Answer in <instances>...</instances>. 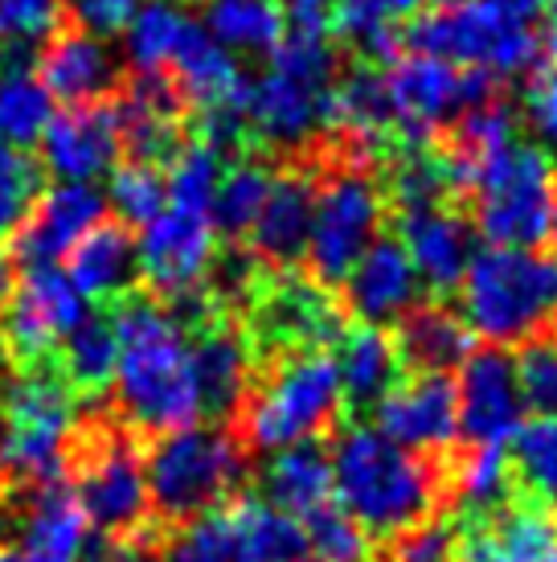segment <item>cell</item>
<instances>
[{
  "instance_id": "30",
  "label": "cell",
  "mask_w": 557,
  "mask_h": 562,
  "mask_svg": "<svg viewBox=\"0 0 557 562\" xmlns=\"http://www.w3.org/2000/svg\"><path fill=\"white\" fill-rule=\"evenodd\" d=\"M197 30H202V21L189 13L185 0H144L132 25L124 30L127 66L136 70V79H164L177 54Z\"/></svg>"
},
{
  "instance_id": "44",
  "label": "cell",
  "mask_w": 557,
  "mask_h": 562,
  "mask_svg": "<svg viewBox=\"0 0 557 562\" xmlns=\"http://www.w3.org/2000/svg\"><path fill=\"white\" fill-rule=\"evenodd\" d=\"M42 198V169L25 153L0 148V247H9Z\"/></svg>"
},
{
  "instance_id": "37",
  "label": "cell",
  "mask_w": 557,
  "mask_h": 562,
  "mask_svg": "<svg viewBox=\"0 0 557 562\" xmlns=\"http://www.w3.org/2000/svg\"><path fill=\"white\" fill-rule=\"evenodd\" d=\"M115 358H120V341H115V321L111 316L87 313L58 345V370H62V382L75 394L107 391L115 382Z\"/></svg>"
},
{
  "instance_id": "4",
  "label": "cell",
  "mask_w": 557,
  "mask_h": 562,
  "mask_svg": "<svg viewBox=\"0 0 557 562\" xmlns=\"http://www.w3.org/2000/svg\"><path fill=\"white\" fill-rule=\"evenodd\" d=\"M337 87V54L328 42L283 37L266 70L247 82V132L254 140L304 153L328 132V108Z\"/></svg>"
},
{
  "instance_id": "8",
  "label": "cell",
  "mask_w": 557,
  "mask_h": 562,
  "mask_svg": "<svg viewBox=\"0 0 557 562\" xmlns=\"http://www.w3.org/2000/svg\"><path fill=\"white\" fill-rule=\"evenodd\" d=\"M78 431V394L62 374L30 370L4 391L0 411V476L49 484L62 472Z\"/></svg>"
},
{
  "instance_id": "29",
  "label": "cell",
  "mask_w": 557,
  "mask_h": 562,
  "mask_svg": "<svg viewBox=\"0 0 557 562\" xmlns=\"http://www.w3.org/2000/svg\"><path fill=\"white\" fill-rule=\"evenodd\" d=\"M459 562H557V517L542 505L480 517L459 533Z\"/></svg>"
},
{
  "instance_id": "50",
  "label": "cell",
  "mask_w": 557,
  "mask_h": 562,
  "mask_svg": "<svg viewBox=\"0 0 557 562\" xmlns=\"http://www.w3.org/2000/svg\"><path fill=\"white\" fill-rule=\"evenodd\" d=\"M525 120L533 136L557 153V63L542 66L525 87Z\"/></svg>"
},
{
  "instance_id": "31",
  "label": "cell",
  "mask_w": 557,
  "mask_h": 562,
  "mask_svg": "<svg viewBox=\"0 0 557 562\" xmlns=\"http://www.w3.org/2000/svg\"><path fill=\"white\" fill-rule=\"evenodd\" d=\"M70 283H75L82 300H120L132 292L139 280L136 263V238L127 235V226H111L99 222L91 235L70 250Z\"/></svg>"
},
{
  "instance_id": "48",
  "label": "cell",
  "mask_w": 557,
  "mask_h": 562,
  "mask_svg": "<svg viewBox=\"0 0 557 562\" xmlns=\"http://www.w3.org/2000/svg\"><path fill=\"white\" fill-rule=\"evenodd\" d=\"M144 0H62V13L70 16V25L91 37H115L132 25V16L139 13Z\"/></svg>"
},
{
  "instance_id": "41",
  "label": "cell",
  "mask_w": 557,
  "mask_h": 562,
  "mask_svg": "<svg viewBox=\"0 0 557 562\" xmlns=\"http://www.w3.org/2000/svg\"><path fill=\"white\" fill-rule=\"evenodd\" d=\"M103 198L120 214V226H148L169 205V181H164L160 165L127 160V165L111 169V186Z\"/></svg>"
},
{
  "instance_id": "1",
  "label": "cell",
  "mask_w": 557,
  "mask_h": 562,
  "mask_svg": "<svg viewBox=\"0 0 557 562\" xmlns=\"http://www.w3.org/2000/svg\"><path fill=\"white\" fill-rule=\"evenodd\" d=\"M115 321V398L139 431H177L202 419L185 321L156 300L132 296Z\"/></svg>"
},
{
  "instance_id": "25",
  "label": "cell",
  "mask_w": 557,
  "mask_h": 562,
  "mask_svg": "<svg viewBox=\"0 0 557 562\" xmlns=\"http://www.w3.org/2000/svg\"><path fill=\"white\" fill-rule=\"evenodd\" d=\"M37 79L49 99H62L66 108L103 103L120 87V58L103 37L82 30H58L37 58Z\"/></svg>"
},
{
  "instance_id": "12",
  "label": "cell",
  "mask_w": 557,
  "mask_h": 562,
  "mask_svg": "<svg viewBox=\"0 0 557 562\" xmlns=\"http://www.w3.org/2000/svg\"><path fill=\"white\" fill-rule=\"evenodd\" d=\"M382 79H386L394 124H398V140H406L410 148L427 144L439 132H451L467 111L492 99L488 75L451 66L431 54L389 58V70H382Z\"/></svg>"
},
{
  "instance_id": "24",
  "label": "cell",
  "mask_w": 557,
  "mask_h": 562,
  "mask_svg": "<svg viewBox=\"0 0 557 562\" xmlns=\"http://www.w3.org/2000/svg\"><path fill=\"white\" fill-rule=\"evenodd\" d=\"M418 292H422V280L406 255L402 238H377L344 280L349 313L373 328H386L402 321L406 313H414Z\"/></svg>"
},
{
  "instance_id": "13",
  "label": "cell",
  "mask_w": 557,
  "mask_h": 562,
  "mask_svg": "<svg viewBox=\"0 0 557 562\" xmlns=\"http://www.w3.org/2000/svg\"><path fill=\"white\" fill-rule=\"evenodd\" d=\"M87 316V300L70 276L58 267H30L4 296L0 313V345L25 370H42L58 353L66 333Z\"/></svg>"
},
{
  "instance_id": "52",
  "label": "cell",
  "mask_w": 557,
  "mask_h": 562,
  "mask_svg": "<svg viewBox=\"0 0 557 562\" xmlns=\"http://www.w3.org/2000/svg\"><path fill=\"white\" fill-rule=\"evenodd\" d=\"M484 4H492L496 13L512 16V21H521V25H528L533 16L545 13V0H484Z\"/></svg>"
},
{
  "instance_id": "40",
  "label": "cell",
  "mask_w": 557,
  "mask_h": 562,
  "mask_svg": "<svg viewBox=\"0 0 557 562\" xmlns=\"http://www.w3.org/2000/svg\"><path fill=\"white\" fill-rule=\"evenodd\" d=\"M512 481L525 488L542 509L557 505V419L537 415L533 423H521L512 436Z\"/></svg>"
},
{
  "instance_id": "38",
  "label": "cell",
  "mask_w": 557,
  "mask_h": 562,
  "mask_svg": "<svg viewBox=\"0 0 557 562\" xmlns=\"http://www.w3.org/2000/svg\"><path fill=\"white\" fill-rule=\"evenodd\" d=\"M49 120H54V99L42 79L25 66L0 70V148L30 153L33 144H42Z\"/></svg>"
},
{
  "instance_id": "28",
  "label": "cell",
  "mask_w": 557,
  "mask_h": 562,
  "mask_svg": "<svg viewBox=\"0 0 557 562\" xmlns=\"http://www.w3.org/2000/svg\"><path fill=\"white\" fill-rule=\"evenodd\" d=\"M120 115V132H124V148L132 160H148V165H164L181 153V115L185 103L169 79H136L115 103Z\"/></svg>"
},
{
  "instance_id": "49",
  "label": "cell",
  "mask_w": 557,
  "mask_h": 562,
  "mask_svg": "<svg viewBox=\"0 0 557 562\" xmlns=\"http://www.w3.org/2000/svg\"><path fill=\"white\" fill-rule=\"evenodd\" d=\"M394 562H459V530L447 521H422L398 538Z\"/></svg>"
},
{
  "instance_id": "22",
  "label": "cell",
  "mask_w": 557,
  "mask_h": 562,
  "mask_svg": "<svg viewBox=\"0 0 557 562\" xmlns=\"http://www.w3.org/2000/svg\"><path fill=\"white\" fill-rule=\"evenodd\" d=\"M107 214V198L94 186H66L58 181L33 202L25 226L16 231L13 250L25 267H58L70 250L91 235Z\"/></svg>"
},
{
  "instance_id": "19",
  "label": "cell",
  "mask_w": 557,
  "mask_h": 562,
  "mask_svg": "<svg viewBox=\"0 0 557 562\" xmlns=\"http://www.w3.org/2000/svg\"><path fill=\"white\" fill-rule=\"evenodd\" d=\"M398 231H402V247L414 263L418 280L431 292L447 296L459 292L467 267L480 255V235L476 222L451 202L443 205H422V210H402L398 214Z\"/></svg>"
},
{
  "instance_id": "42",
  "label": "cell",
  "mask_w": 557,
  "mask_h": 562,
  "mask_svg": "<svg viewBox=\"0 0 557 562\" xmlns=\"http://www.w3.org/2000/svg\"><path fill=\"white\" fill-rule=\"evenodd\" d=\"M451 484H455V497H459V505H464L467 514L492 517L500 509V501L509 497L512 469L500 448H476L471 456L459 460Z\"/></svg>"
},
{
  "instance_id": "23",
  "label": "cell",
  "mask_w": 557,
  "mask_h": 562,
  "mask_svg": "<svg viewBox=\"0 0 557 562\" xmlns=\"http://www.w3.org/2000/svg\"><path fill=\"white\" fill-rule=\"evenodd\" d=\"M328 132H337L341 157L356 160V165H373L370 157L398 144V124H394L386 79L377 66L361 63L337 79L332 108H328Z\"/></svg>"
},
{
  "instance_id": "9",
  "label": "cell",
  "mask_w": 557,
  "mask_h": 562,
  "mask_svg": "<svg viewBox=\"0 0 557 562\" xmlns=\"http://www.w3.org/2000/svg\"><path fill=\"white\" fill-rule=\"evenodd\" d=\"M160 562H311L304 526L271 501L238 497L181 521Z\"/></svg>"
},
{
  "instance_id": "35",
  "label": "cell",
  "mask_w": 557,
  "mask_h": 562,
  "mask_svg": "<svg viewBox=\"0 0 557 562\" xmlns=\"http://www.w3.org/2000/svg\"><path fill=\"white\" fill-rule=\"evenodd\" d=\"M202 30L234 58H271L287 33V21L278 0H205Z\"/></svg>"
},
{
  "instance_id": "39",
  "label": "cell",
  "mask_w": 557,
  "mask_h": 562,
  "mask_svg": "<svg viewBox=\"0 0 557 562\" xmlns=\"http://www.w3.org/2000/svg\"><path fill=\"white\" fill-rule=\"evenodd\" d=\"M275 186V172L263 157H234L230 169H221L217 193L209 202V218L214 231L221 235H250V226L259 218V210L266 205V193Z\"/></svg>"
},
{
  "instance_id": "7",
  "label": "cell",
  "mask_w": 557,
  "mask_h": 562,
  "mask_svg": "<svg viewBox=\"0 0 557 562\" xmlns=\"http://www.w3.org/2000/svg\"><path fill=\"white\" fill-rule=\"evenodd\" d=\"M344 403L337 361L325 349L283 353L275 370L250 391L247 436L263 452H283L295 443H316L332 427Z\"/></svg>"
},
{
  "instance_id": "45",
  "label": "cell",
  "mask_w": 557,
  "mask_h": 562,
  "mask_svg": "<svg viewBox=\"0 0 557 562\" xmlns=\"http://www.w3.org/2000/svg\"><path fill=\"white\" fill-rule=\"evenodd\" d=\"M311 562H370V533L356 526L344 509H316L304 526Z\"/></svg>"
},
{
  "instance_id": "36",
  "label": "cell",
  "mask_w": 557,
  "mask_h": 562,
  "mask_svg": "<svg viewBox=\"0 0 557 562\" xmlns=\"http://www.w3.org/2000/svg\"><path fill=\"white\" fill-rule=\"evenodd\" d=\"M427 0H337V25L332 33L344 46H353L365 63L394 58L402 42V25L418 21Z\"/></svg>"
},
{
  "instance_id": "21",
  "label": "cell",
  "mask_w": 557,
  "mask_h": 562,
  "mask_svg": "<svg viewBox=\"0 0 557 562\" xmlns=\"http://www.w3.org/2000/svg\"><path fill=\"white\" fill-rule=\"evenodd\" d=\"M120 153H124V132L111 103L66 108L49 120L42 136V165L66 186H91L94 177L115 169Z\"/></svg>"
},
{
  "instance_id": "55",
  "label": "cell",
  "mask_w": 557,
  "mask_h": 562,
  "mask_svg": "<svg viewBox=\"0 0 557 562\" xmlns=\"http://www.w3.org/2000/svg\"><path fill=\"white\" fill-rule=\"evenodd\" d=\"M4 358H9V353H4V345H0V411H4V391H9V386H4Z\"/></svg>"
},
{
  "instance_id": "20",
  "label": "cell",
  "mask_w": 557,
  "mask_h": 562,
  "mask_svg": "<svg viewBox=\"0 0 557 562\" xmlns=\"http://www.w3.org/2000/svg\"><path fill=\"white\" fill-rule=\"evenodd\" d=\"M377 431L406 452H447L459 439V398L443 374H414L377 403Z\"/></svg>"
},
{
  "instance_id": "46",
  "label": "cell",
  "mask_w": 557,
  "mask_h": 562,
  "mask_svg": "<svg viewBox=\"0 0 557 562\" xmlns=\"http://www.w3.org/2000/svg\"><path fill=\"white\" fill-rule=\"evenodd\" d=\"M516 361V378H521V394L525 406L537 415L557 419V333H542L521 349Z\"/></svg>"
},
{
  "instance_id": "56",
  "label": "cell",
  "mask_w": 557,
  "mask_h": 562,
  "mask_svg": "<svg viewBox=\"0 0 557 562\" xmlns=\"http://www.w3.org/2000/svg\"><path fill=\"white\" fill-rule=\"evenodd\" d=\"M9 296V267L0 263V300Z\"/></svg>"
},
{
  "instance_id": "32",
  "label": "cell",
  "mask_w": 557,
  "mask_h": 562,
  "mask_svg": "<svg viewBox=\"0 0 557 562\" xmlns=\"http://www.w3.org/2000/svg\"><path fill=\"white\" fill-rule=\"evenodd\" d=\"M398 353L402 366L418 374H447L471 358V328L459 313L443 304H418L398 321Z\"/></svg>"
},
{
  "instance_id": "5",
  "label": "cell",
  "mask_w": 557,
  "mask_h": 562,
  "mask_svg": "<svg viewBox=\"0 0 557 562\" xmlns=\"http://www.w3.org/2000/svg\"><path fill=\"white\" fill-rule=\"evenodd\" d=\"M467 193L476 202V235L492 247L537 250L554 235L557 172L545 148L512 140L471 169Z\"/></svg>"
},
{
  "instance_id": "3",
  "label": "cell",
  "mask_w": 557,
  "mask_h": 562,
  "mask_svg": "<svg viewBox=\"0 0 557 562\" xmlns=\"http://www.w3.org/2000/svg\"><path fill=\"white\" fill-rule=\"evenodd\" d=\"M459 316L471 337L492 345H528L557 321V255L488 247L459 283Z\"/></svg>"
},
{
  "instance_id": "2",
  "label": "cell",
  "mask_w": 557,
  "mask_h": 562,
  "mask_svg": "<svg viewBox=\"0 0 557 562\" xmlns=\"http://www.w3.org/2000/svg\"><path fill=\"white\" fill-rule=\"evenodd\" d=\"M332 497L365 533H394L422 526L439 501L434 469L406 452L377 427H349L332 448Z\"/></svg>"
},
{
  "instance_id": "26",
  "label": "cell",
  "mask_w": 557,
  "mask_h": 562,
  "mask_svg": "<svg viewBox=\"0 0 557 562\" xmlns=\"http://www.w3.org/2000/svg\"><path fill=\"white\" fill-rule=\"evenodd\" d=\"M193 382L202 398V415H234L247 403L250 382H254V341L242 328L226 321H205L193 337Z\"/></svg>"
},
{
  "instance_id": "57",
  "label": "cell",
  "mask_w": 557,
  "mask_h": 562,
  "mask_svg": "<svg viewBox=\"0 0 557 562\" xmlns=\"http://www.w3.org/2000/svg\"><path fill=\"white\" fill-rule=\"evenodd\" d=\"M439 4H464V0H439Z\"/></svg>"
},
{
  "instance_id": "14",
  "label": "cell",
  "mask_w": 557,
  "mask_h": 562,
  "mask_svg": "<svg viewBox=\"0 0 557 562\" xmlns=\"http://www.w3.org/2000/svg\"><path fill=\"white\" fill-rule=\"evenodd\" d=\"M136 263L156 296L172 304L202 292V283L209 280L217 263L214 218L205 210L164 205L148 226H139Z\"/></svg>"
},
{
  "instance_id": "11",
  "label": "cell",
  "mask_w": 557,
  "mask_h": 562,
  "mask_svg": "<svg viewBox=\"0 0 557 562\" xmlns=\"http://www.w3.org/2000/svg\"><path fill=\"white\" fill-rule=\"evenodd\" d=\"M406 42L414 54H431L464 70H480L488 79H516L537 63V37L528 25L496 13L484 0L443 4L439 13L418 16Z\"/></svg>"
},
{
  "instance_id": "15",
  "label": "cell",
  "mask_w": 557,
  "mask_h": 562,
  "mask_svg": "<svg viewBox=\"0 0 557 562\" xmlns=\"http://www.w3.org/2000/svg\"><path fill=\"white\" fill-rule=\"evenodd\" d=\"M254 337L283 353H308L341 337V308L325 283L278 271L254 288Z\"/></svg>"
},
{
  "instance_id": "34",
  "label": "cell",
  "mask_w": 557,
  "mask_h": 562,
  "mask_svg": "<svg viewBox=\"0 0 557 562\" xmlns=\"http://www.w3.org/2000/svg\"><path fill=\"white\" fill-rule=\"evenodd\" d=\"M263 501L283 514L311 517L332 497V456L320 443H295L283 452H271L263 469Z\"/></svg>"
},
{
  "instance_id": "43",
  "label": "cell",
  "mask_w": 557,
  "mask_h": 562,
  "mask_svg": "<svg viewBox=\"0 0 557 562\" xmlns=\"http://www.w3.org/2000/svg\"><path fill=\"white\" fill-rule=\"evenodd\" d=\"M164 181H169V205H189L209 214V202L221 181V153L205 140L181 144V153L164 169Z\"/></svg>"
},
{
  "instance_id": "54",
  "label": "cell",
  "mask_w": 557,
  "mask_h": 562,
  "mask_svg": "<svg viewBox=\"0 0 557 562\" xmlns=\"http://www.w3.org/2000/svg\"><path fill=\"white\" fill-rule=\"evenodd\" d=\"M545 16H549V49H554L557 63V0H545Z\"/></svg>"
},
{
  "instance_id": "17",
  "label": "cell",
  "mask_w": 557,
  "mask_h": 562,
  "mask_svg": "<svg viewBox=\"0 0 557 562\" xmlns=\"http://www.w3.org/2000/svg\"><path fill=\"white\" fill-rule=\"evenodd\" d=\"M91 521L62 484H37L9 517L0 562H82Z\"/></svg>"
},
{
  "instance_id": "53",
  "label": "cell",
  "mask_w": 557,
  "mask_h": 562,
  "mask_svg": "<svg viewBox=\"0 0 557 562\" xmlns=\"http://www.w3.org/2000/svg\"><path fill=\"white\" fill-rule=\"evenodd\" d=\"M82 562H148V559H144V550H136L132 542H107V547H99V550H87Z\"/></svg>"
},
{
  "instance_id": "10",
  "label": "cell",
  "mask_w": 557,
  "mask_h": 562,
  "mask_svg": "<svg viewBox=\"0 0 557 562\" xmlns=\"http://www.w3.org/2000/svg\"><path fill=\"white\" fill-rule=\"evenodd\" d=\"M386 218V193L370 165L337 160L316 181V210H311L308 263L316 283H344L361 255L377 243Z\"/></svg>"
},
{
  "instance_id": "33",
  "label": "cell",
  "mask_w": 557,
  "mask_h": 562,
  "mask_svg": "<svg viewBox=\"0 0 557 562\" xmlns=\"http://www.w3.org/2000/svg\"><path fill=\"white\" fill-rule=\"evenodd\" d=\"M337 374H341L344 403L353 406H377L394 386H398V370H402V353L398 341L386 328L356 325L341 337V353H337Z\"/></svg>"
},
{
  "instance_id": "51",
  "label": "cell",
  "mask_w": 557,
  "mask_h": 562,
  "mask_svg": "<svg viewBox=\"0 0 557 562\" xmlns=\"http://www.w3.org/2000/svg\"><path fill=\"white\" fill-rule=\"evenodd\" d=\"M287 37H308V42H328L337 25V0H278Z\"/></svg>"
},
{
  "instance_id": "18",
  "label": "cell",
  "mask_w": 557,
  "mask_h": 562,
  "mask_svg": "<svg viewBox=\"0 0 557 562\" xmlns=\"http://www.w3.org/2000/svg\"><path fill=\"white\" fill-rule=\"evenodd\" d=\"M455 398H459V436L471 448H500L525 423V394H521L516 361L500 349H484L464 361Z\"/></svg>"
},
{
  "instance_id": "47",
  "label": "cell",
  "mask_w": 557,
  "mask_h": 562,
  "mask_svg": "<svg viewBox=\"0 0 557 562\" xmlns=\"http://www.w3.org/2000/svg\"><path fill=\"white\" fill-rule=\"evenodd\" d=\"M62 0H0V42L13 49L42 46L58 33Z\"/></svg>"
},
{
  "instance_id": "16",
  "label": "cell",
  "mask_w": 557,
  "mask_h": 562,
  "mask_svg": "<svg viewBox=\"0 0 557 562\" xmlns=\"http://www.w3.org/2000/svg\"><path fill=\"white\" fill-rule=\"evenodd\" d=\"M78 505L103 533H132L152 509L144 456L120 436L99 439L78 469Z\"/></svg>"
},
{
  "instance_id": "6",
  "label": "cell",
  "mask_w": 557,
  "mask_h": 562,
  "mask_svg": "<svg viewBox=\"0 0 557 562\" xmlns=\"http://www.w3.org/2000/svg\"><path fill=\"white\" fill-rule=\"evenodd\" d=\"M242 443L217 423H189L164 431L144 460L152 509L172 521H189L226 505L234 484L242 481Z\"/></svg>"
},
{
  "instance_id": "27",
  "label": "cell",
  "mask_w": 557,
  "mask_h": 562,
  "mask_svg": "<svg viewBox=\"0 0 557 562\" xmlns=\"http://www.w3.org/2000/svg\"><path fill=\"white\" fill-rule=\"evenodd\" d=\"M311 210H316V177L304 169L275 172L266 205L250 226V250L259 255V263L292 271L299 259H308Z\"/></svg>"
}]
</instances>
